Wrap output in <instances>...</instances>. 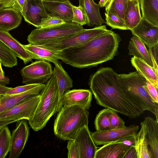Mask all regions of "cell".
Here are the masks:
<instances>
[{"label":"cell","mask_w":158,"mask_h":158,"mask_svg":"<svg viewBox=\"0 0 158 158\" xmlns=\"http://www.w3.org/2000/svg\"><path fill=\"white\" fill-rule=\"evenodd\" d=\"M152 158H158V121L150 116L142 121Z\"/></svg>","instance_id":"20"},{"label":"cell","mask_w":158,"mask_h":158,"mask_svg":"<svg viewBox=\"0 0 158 158\" xmlns=\"http://www.w3.org/2000/svg\"><path fill=\"white\" fill-rule=\"evenodd\" d=\"M74 140L79 150L80 158H94L98 147L92 138L88 126L85 125L79 130Z\"/></svg>","instance_id":"14"},{"label":"cell","mask_w":158,"mask_h":158,"mask_svg":"<svg viewBox=\"0 0 158 158\" xmlns=\"http://www.w3.org/2000/svg\"><path fill=\"white\" fill-rule=\"evenodd\" d=\"M59 93L56 80L53 75L46 83L35 113L29 120L31 127L35 131L43 128L56 112Z\"/></svg>","instance_id":"5"},{"label":"cell","mask_w":158,"mask_h":158,"mask_svg":"<svg viewBox=\"0 0 158 158\" xmlns=\"http://www.w3.org/2000/svg\"><path fill=\"white\" fill-rule=\"evenodd\" d=\"M40 95L25 100L0 113V127L22 119L29 120L33 116Z\"/></svg>","instance_id":"8"},{"label":"cell","mask_w":158,"mask_h":158,"mask_svg":"<svg viewBox=\"0 0 158 158\" xmlns=\"http://www.w3.org/2000/svg\"><path fill=\"white\" fill-rule=\"evenodd\" d=\"M142 18L158 26V0H140Z\"/></svg>","instance_id":"28"},{"label":"cell","mask_w":158,"mask_h":158,"mask_svg":"<svg viewBox=\"0 0 158 158\" xmlns=\"http://www.w3.org/2000/svg\"><path fill=\"white\" fill-rule=\"evenodd\" d=\"M106 23L112 29L119 30H128L126 26L124 20L117 14L108 10L105 13Z\"/></svg>","instance_id":"33"},{"label":"cell","mask_w":158,"mask_h":158,"mask_svg":"<svg viewBox=\"0 0 158 158\" xmlns=\"http://www.w3.org/2000/svg\"><path fill=\"white\" fill-rule=\"evenodd\" d=\"M112 0H106V3H105V10L106 11L108 8V7L111 2Z\"/></svg>","instance_id":"48"},{"label":"cell","mask_w":158,"mask_h":158,"mask_svg":"<svg viewBox=\"0 0 158 158\" xmlns=\"http://www.w3.org/2000/svg\"><path fill=\"white\" fill-rule=\"evenodd\" d=\"M136 135L126 136L114 142L122 143L129 146L135 147Z\"/></svg>","instance_id":"41"},{"label":"cell","mask_w":158,"mask_h":158,"mask_svg":"<svg viewBox=\"0 0 158 158\" xmlns=\"http://www.w3.org/2000/svg\"><path fill=\"white\" fill-rule=\"evenodd\" d=\"M79 6L84 9L85 14L87 23L90 26H99L105 23L99 11L101 7L99 4L96 3L93 0H78Z\"/></svg>","instance_id":"22"},{"label":"cell","mask_w":158,"mask_h":158,"mask_svg":"<svg viewBox=\"0 0 158 158\" xmlns=\"http://www.w3.org/2000/svg\"><path fill=\"white\" fill-rule=\"evenodd\" d=\"M14 0H0V3H8L13 1Z\"/></svg>","instance_id":"49"},{"label":"cell","mask_w":158,"mask_h":158,"mask_svg":"<svg viewBox=\"0 0 158 158\" xmlns=\"http://www.w3.org/2000/svg\"><path fill=\"white\" fill-rule=\"evenodd\" d=\"M38 85L39 84H27L24 85L18 86L14 88H12L7 92L6 95H13L22 93L34 88Z\"/></svg>","instance_id":"40"},{"label":"cell","mask_w":158,"mask_h":158,"mask_svg":"<svg viewBox=\"0 0 158 158\" xmlns=\"http://www.w3.org/2000/svg\"><path fill=\"white\" fill-rule=\"evenodd\" d=\"M119 86L123 93L143 109L152 112L158 121V103L154 102L145 86L147 80L137 71L118 75Z\"/></svg>","instance_id":"4"},{"label":"cell","mask_w":158,"mask_h":158,"mask_svg":"<svg viewBox=\"0 0 158 158\" xmlns=\"http://www.w3.org/2000/svg\"><path fill=\"white\" fill-rule=\"evenodd\" d=\"M118 75L111 68H101L90 76L89 85L91 91L99 105L131 118L137 117L144 111L121 89Z\"/></svg>","instance_id":"1"},{"label":"cell","mask_w":158,"mask_h":158,"mask_svg":"<svg viewBox=\"0 0 158 158\" xmlns=\"http://www.w3.org/2000/svg\"><path fill=\"white\" fill-rule=\"evenodd\" d=\"M11 88L0 83V95L1 96L5 95L7 92Z\"/></svg>","instance_id":"44"},{"label":"cell","mask_w":158,"mask_h":158,"mask_svg":"<svg viewBox=\"0 0 158 158\" xmlns=\"http://www.w3.org/2000/svg\"><path fill=\"white\" fill-rule=\"evenodd\" d=\"M127 0H112L106 11L109 10L124 19Z\"/></svg>","instance_id":"34"},{"label":"cell","mask_w":158,"mask_h":158,"mask_svg":"<svg viewBox=\"0 0 158 158\" xmlns=\"http://www.w3.org/2000/svg\"><path fill=\"white\" fill-rule=\"evenodd\" d=\"M43 3L48 15L60 18L65 22H72V4L69 0L63 2L43 1Z\"/></svg>","instance_id":"17"},{"label":"cell","mask_w":158,"mask_h":158,"mask_svg":"<svg viewBox=\"0 0 158 158\" xmlns=\"http://www.w3.org/2000/svg\"><path fill=\"white\" fill-rule=\"evenodd\" d=\"M1 95H0V97H1Z\"/></svg>","instance_id":"54"},{"label":"cell","mask_w":158,"mask_h":158,"mask_svg":"<svg viewBox=\"0 0 158 158\" xmlns=\"http://www.w3.org/2000/svg\"><path fill=\"white\" fill-rule=\"evenodd\" d=\"M22 19L21 14L12 7L0 9V30L9 31L16 28Z\"/></svg>","instance_id":"21"},{"label":"cell","mask_w":158,"mask_h":158,"mask_svg":"<svg viewBox=\"0 0 158 158\" xmlns=\"http://www.w3.org/2000/svg\"><path fill=\"white\" fill-rule=\"evenodd\" d=\"M113 111L111 109L105 108L99 112L94 122L96 131H103L112 129L110 117Z\"/></svg>","instance_id":"30"},{"label":"cell","mask_w":158,"mask_h":158,"mask_svg":"<svg viewBox=\"0 0 158 158\" xmlns=\"http://www.w3.org/2000/svg\"><path fill=\"white\" fill-rule=\"evenodd\" d=\"M110 121L112 129H120L126 127L125 123L117 114L113 111L110 117Z\"/></svg>","instance_id":"37"},{"label":"cell","mask_w":158,"mask_h":158,"mask_svg":"<svg viewBox=\"0 0 158 158\" xmlns=\"http://www.w3.org/2000/svg\"></svg>","instance_id":"53"},{"label":"cell","mask_w":158,"mask_h":158,"mask_svg":"<svg viewBox=\"0 0 158 158\" xmlns=\"http://www.w3.org/2000/svg\"><path fill=\"white\" fill-rule=\"evenodd\" d=\"M29 135V127L25 119L17 122L12 131L9 158H19L24 148Z\"/></svg>","instance_id":"11"},{"label":"cell","mask_w":158,"mask_h":158,"mask_svg":"<svg viewBox=\"0 0 158 158\" xmlns=\"http://www.w3.org/2000/svg\"><path fill=\"white\" fill-rule=\"evenodd\" d=\"M23 46L32 55L34 59L50 62L54 64L59 62L58 51L49 50L30 44L23 45Z\"/></svg>","instance_id":"26"},{"label":"cell","mask_w":158,"mask_h":158,"mask_svg":"<svg viewBox=\"0 0 158 158\" xmlns=\"http://www.w3.org/2000/svg\"><path fill=\"white\" fill-rule=\"evenodd\" d=\"M142 18L139 1L127 0L124 20L127 29L131 30L135 27Z\"/></svg>","instance_id":"24"},{"label":"cell","mask_w":158,"mask_h":158,"mask_svg":"<svg viewBox=\"0 0 158 158\" xmlns=\"http://www.w3.org/2000/svg\"><path fill=\"white\" fill-rule=\"evenodd\" d=\"M20 14L26 22L36 28L40 27L42 19L48 16L42 0H25Z\"/></svg>","instance_id":"12"},{"label":"cell","mask_w":158,"mask_h":158,"mask_svg":"<svg viewBox=\"0 0 158 158\" xmlns=\"http://www.w3.org/2000/svg\"><path fill=\"white\" fill-rule=\"evenodd\" d=\"M139 126L134 124L120 129H112L103 131L91 132L92 138L97 146L103 145L118 141L124 137L136 135Z\"/></svg>","instance_id":"10"},{"label":"cell","mask_w":158,"mask_h":158,"mask_svg":"<svg viewBox=\"0 0 158 158\" xmlns=\"http://www.w3.org/2000/svg\"><path fill=\"white\" fill-rule=\"evenodd\" d=\"M42 0L45 1H49L63 2L66 0Z\"/></svg>","instance_id":"51"},{"label":"cell","mask_w":158,"mask_h":158,"mask_svg":"<svg viewBox=\"0 0 158 158\" xmlns=\"http://www.w3.org/2000/svg\"><path fill=\"white\" fill-rule=\"evenodd\" d=\"M11 143V134L8 127H2L0 131V158H5L9 152Z\"/></svg>","instance_id":"32"},{"label":"cell","mask_w":158,"mask_h":158,"mask_svg":"<svg viewBox=\"0 0 158 158\" xmlns=\"http://www.w3.org/2000/svg\"><path fill=\"white\" fill-rule=\"evenodd\" d=\"M121 38L111 30L79 46L59 51V60L80 69L94 67L113 59Z\"/></svg>","instance_id":"2"},{"label":"cell","mask_w":158,"mask_h":158,"mask_svg":"<svg viewBox=\"0 0 158 158\" xmlns=\"http://www.w3.org/2000/svg\"><path fill=\"white\" fill-rule=\"evenodd\" d=\"M0 61L5 67L12 68L18 64L14 52L0 40Z\"/></svg>","instance_id":"31"},{"label":"cell","mask_w":158,"mask_h":158,"mask_svg":"<svg viewBox=\"0 0 158 158\" xmlns=\"http://www.w3.org/2000/svg\"><path fill=\"white\" fill-rule=\"evenodd\" d=\"M10 79L8 77L0 74V83L6 85L10 83Z\"/></svg>","instance_id":"45"},{"label":"cell","mask_w":158,"mask_h":158,"mask_svg":"<svg viewBox=\"0 0 158 158\" xmlns=\"http://www.w3.org/2000/svg\"><path fill=\"white\" fill-rule=\"evenodd\" d=\"M105 3L106 0H100L98 4L101 7H102L105 6Z\"/></svg>","instance_id":"47"},{"label":"cell","mask_w":158,"mask_h":158,"mask_svg":"<svg viewBox=\"0 0 158 158\" xmlns=\"http://www.w3.org/2000/svg\"><path fill=\"white\" fill-rule=\"evenodd\" d=\"M2 127H0V131H1L2 128Z\"/></svg>","instance_id":"52"},{"label":"cell","mask_w":158,"mask_h":158,"mask_svg":"<svg viewBox=\"0 0 158 158\" xmlns=\"http://www.w3.org/2000/svg\"><path fill=\"white\" fill-rule=\"evenodd\" d=\"M45 84H39L34 88L19 94L4 95L0 97V113L25 100L41 94Z\"/></svg>","instance_id":"16"},{"label":"cell","mask_w":158,"mask_h":158,"mask_svg":"<svg viewBox=\"0 0 158 158\" xmlns=\"http://www.w3.org/2000/svg\"><path fill=\"white\" fill-rule=\"evenodd\" d=\"M25 0H14L12 7L20 13L22 11Z\"/></svg>","instance_id":"43"},{"label":"cell","mask_w":158,"mask_h":158,"mask_svg":"<svg viewBox=\"0 0 158 158\" xmlns=\"http://www.w3.org/2000/svg\"><path fill=\"white\" fill-rule=\"evenodd\" d=\"M132 65L147 80L158 86V72L142 60L133 56L131 59Z\"/></svg>","instance_id":"27"},{"label":"cell","mask_w":158,"mask_h":158,"mask_svg":"<svg viewBox=\"0 0 158 158\" xmlns=\"http://www.w3.org/2000/svg\"><path fill=\"white\" fill-rule=\"evenodd\" d=\"M14 1L8 3H0V9L4 7H12Z\"/></svg>","instance_id":"46"},{"label":"cell","mask_w":158,"mask_h":158,"mask_svg":"<svg viewBox=\"0 0 158 158\" xmlns=\"http://www.w3.org/2000/svg\"><path fill=\"white\" fill-rule=\"evenodd\" d=\"M145 88L152 101L158 103V86L155 85L147 80Z\"/></svg>","instance_id":"39"},{"label":"cell","mask_w":158,"mask_h":158,"mask_svg":"<svg viewBox=\"0 0 158 158\" xmlns=\"http://www.w3.org/2000/svg\"><path fill=\"white\" fill-rule=\"evenodd\" d=\"M128 48L129 55L139 58L153 67L151 57L145 44L137 37L133 35L131 38Z\"/></svg>","instance_id":"25"},{"label":"cell","mask_w":158,"mask_h":158,"mask_svg":"<svg viewBox=\"0 0 158 158\" xmlns=\"http://www.w3.org/2000/svg\"><path fill=\"white\" fill-rule=\"evenodd\" d=\"M20 73L23 84H43L46 83L52 77L53 70L48 61L39 60L23 67Z\"/></svg>","instance_id":"9"},{"label":"cell","mask_w":158,"mask_h":158,"mask_svg":"<svg viewBox=\"0 0 158 158\" xmlns=\"http://www.w3.org/2000/svg\"><path fill=\"white\" fill-rule=\"evenodd\" d=\"M130 146L115 142L108 143L98 149L94 158H123Z\"/></svg>","instance_id":"23"},{"label":"cell","mask_w":158,"mask_h":158,"mask_svg":"<svg viewBox=\"0 0 158 158\" xmlns=\"http://www.w3.org/2000/svg\"><path fill=\"white\" fill-rule=\"evenodd\" d=\"M108 30L106 25L96 26L92 29H84L75 34L37 45L49 50L61 51L83 44Z\"/></svg>","instance_id":"6"},{"label":"cell","mask_w":158,"mask_h":158,"mask_svg":"<svg viewBox=\"0 0 158 158\" xmlns=\"http://www.w3.org/2000/svg\"><path fill=\"white\" fill-rule=\"evenodd\" d=\"M141 128L135 136L136 143L135 148L138 158H152L149 144L145 136L144 125L142 122Z\"/></svg>","instance_id":"29"},{"label":"cell","mask_w":158,"mask_h":158,"mask_svg":"<svg viewBox=\"0 0 158 158\" xmlns=\"http://www.w3.org/2000/svg\"><path fill=\"white\" fill-rule=\"evenodd\" d=\"M92 94L86 89H73L65 92L63 96V106H77L88 110L91 106Z\"/></svg>","instance_id":"15"},{"label":"cell","mask_w":158,"mask_h":158,"mask_svg":"<svg viewBox=\"0 0 158 158\" xmlns=\"http://www.w3.org/2000/svg\"><path fill=\"white\" fill-rule=\"evenodd\" d=\"M130 30L133 35L139 38L148 48L158 46V26L142 18L137 25Z\"/></svg>","instance_id":"13"},{"label":"cell","mask_w":158,"mask_h":158,"mask_svg":"<svg viewBox=\"0 0 158 158\" xmlns=\"http://www.w3.org/2000/svg\"><path fill=\"white\" fill-rule=\"evenodd\" d=\"M83 26L73 22L46 28H36L28 35L27 40L30 44L39 45L54 40L77 33L84 29Z\"/></svg>","instance_id":"7"},{"label":"cell","mask_w":158,"mask_h":158,"mask_svg":"<svg viewBox=\"0 0 158 158\" xmlns=\"http://www.w3.org/2000/svg\"><path fill=\"white\" fill-rule=\"evenodd\" d=\"M67 148L68 158H80L79 150L74 139L68 140Z\"/></svg>","instance_id":"38"},{"label":"cell","mask_w":158,"mask_h":158,"mask_svg":"<svg viewBox=\"0 0 158 158\" xmlns=\"http://www.w3.org/2000/svg\"><path fill=\"white\" fill-rule=\"evenodd\" d=\"M62 19L55 17L49 15L42 19L40 23V28H46L57 26L64 23Z\"/></svg>","instance_id":"36"},{"label":"cell","mask_w":158,"mask_h":158,"mask_svg":"<svg viewBox=\"0 0 158 158\" xmlns=\"http://www.w3.org/2000/svg\"><path fill=\"white\" fill-rule=\"evenodd\" d=\"M1 63L0 61V74L3 75H5L4 72L3 71L1 66Z\"/></svg>","instance_id":"50"},{"label":"cell","mask_w":158,"mask_h":158,"mask_svg":"<svg viewBox=\"0 0 158 158\" xmlns=\"http://www.w3.org/2000/svg\"><path fill=\"white\" fill-rule=\"evenodd\" d=\"M88 111L77 106H63L54 124L55 135L64 140L74 139L79 130L88 126Z\"/></svg>","instance_id":"3"},{"label":"cell","mask_w":158,"mask_h":158,"mask_svg":"<svg viewBox=\"0 0 158 158\" xmlns=\"http://www.w3.org/2000/svg\"><path fill=\"white\" fill-rule=\"evenodd\" d=\"M0 40L14 53L16 57L21 59L25 64L31 61L34 57L8 31L0 30Z\"/></svg>","instance_id":"18"},{"label":"cell","mask_w":158,"mask_h":158,"mask_svg":"<svg viewBox=\"0 0 158 158\" xmlns=\"http://www.w3.org/2000/svg\"><path fill=\"white\" fill-rule=\"evenodd\" d=\"M71 6L73 13L72 22L77 23L81 26L86 25L87 19L83 9L81 6H77L72 4Z\"/></svg>","instance_id":"35"},{"label":"cell","mask_w":158,"mask_h":158,"mask_svg":"<svg viewBox=\"0 0 158 158\" xmlns=\"http://www.w3.org/2000/svg\"><path fill=\"white\" fill-rule=\"evenodd\" d=\"M53 75L56 78L57 84L59 99L56 112L63 106L62 98L64 93L73 86V81L62 65L59 63L54 64Z\"/></svg>","instance_id":"19"},{"label":"cell","mask_w":158,"mask_h":158,"mask_svg":"<svg viewBox=\"0 0 158 158\" xmlns=\"http://www.w3.org/2000/svg\"><path fill=\"white\" fill-rule=\"evenodd\" d=\"M123 158H138L137 152L135 147L130 146Z\"/></svg>","instance_id":"42"}]
</instances>
